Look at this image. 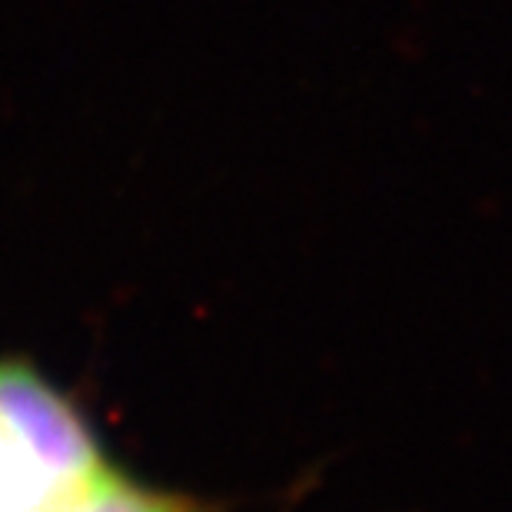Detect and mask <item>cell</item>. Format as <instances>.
<instances>
[{
    "label": "cell",
    "mask_w": 512,
    "mask_h": 512,
    "mask_svg": "<svg viewBox=\"0 0 512 512\" xmlns=\"http://www.w3.org/2000/svg\"><path fill=\"white\" fill-rule=\"evenodd\" d=\"M0 433L60 496L114 469L77 406L27 363L0 360Z\"/></svg>",
    "instance_id": "6da1fadb"
},
{
    "label": "cell",
    "mask_w": 512,
    "mask_h": 512,
    "mask_svg": "<svg viewBox=\"0 0 512 512\" xmlns=\"http://www.w3.org/2000/svg\"><path fill=\"white\" fill-rule=\"evenodd\" d=\"M60 499L64 496L0 433V512H40L60 503Z\"/></svg>",
    "instance_id": "7a4b0ae2"
}]
</instances>
